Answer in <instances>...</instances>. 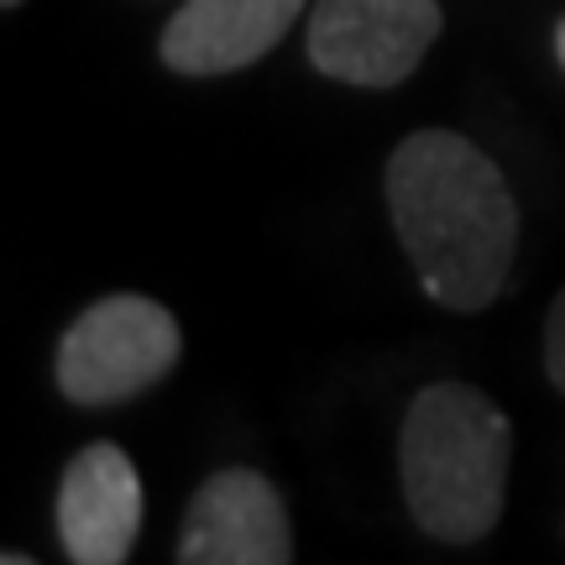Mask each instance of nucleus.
Here are the masks:
<instances>
[{
	"instance_id": "obj_1",
	"label": "nucleus",
	"mask_w": 565,
	"mask_h": 565,
	"mask_svg": "<svg viewBox=\"0 0 565 565\" xmlns=\"http://www.w3.org/2000/svg\"><path fill=\"white\" fill-rule=\"evenodd\" d=\"M387 215L440 309H487L519 252V200L503 168L456 131H414L387 158Z\"/></svg>"
},
{
	"instance_id": "obj_2",
	"label": "nucleus",
	"mask_w": 565,
	"mask_h": 565,
	"mask_svg": "<svg viewBox=\"0 0 565 565\" xmlns=\"http://www.w3.org/2000/svg\"><path fill=\"white\" fill-rule=\"evenodd\" d=\"M513 424L482 387L429 383L398 435V477L414 524L440 545H477L508 498Z\"/></svg>"
},
{
	"instance_id": "obj_3",
	"label": "nucleus",
	"mask_w": 565,
	"mask_h": 565,
	"mask_svg": "<svg viewBox=\"0 0 565 565\" xmlns=\"http://www.w3.org/2000/svg\"><path fill=\"white\" fill-rule=\"evenodd\" d=\"M179 320L147 294L89 303L58 341V393L79 408H110L179 366Z\"/></svg>"
},
{
	"instance_id": "obj_4",
	"label": "nucleus",
	"mask_w": 565,
	"mask_h": 565,
	"mask_svg": "<svg viewBox=\"0 0 565 565\" xmlns=\"http://www.w3.org/2000/svg\"><path fill=\"white\" fill-rule=\"evenodd\" d=\"M440 0H315L309 63L324 79L387 89L404 84L429 42H440Z\"/></svg>"
},
{
	"instance_id": "obj_5",
	"label": "nucleus",
	"mask_w": 565,
	"mask_h": 565,
	"mask_svg": "<svg viewBox=\"0 0 565 565\" xmlns=\"http://www.w3.org/2000/svg\"><path fill=\"white\" fill-rule=\"evenodd\" d=\"M183 565H288L294 529L278 487L252 466H225L204 477L183 513Z\"/></svg>"
},
{
	"instance_id": "obj_6",
	"label": "nucleus",
	"mask_w": 565,
	"mask_h": 565,
	"mask_svg": "<svg viewBox=\"0 0 565 565\" xmlns=\"http://www.w3.org/2000/svg\"><path fill=\"white\" fill-rule=\"evenodd\" d=\"M141 477L121 445H84L58 482L63 555L79 565H121L141 534Z\"/></svg>"
},
{
	"instance_id": "obj_7",
	"label": "nucleus",
	"mask_w": 565,
	"mask_h": 565,
	"mask_svg": "<svg viewBox=\"0 0 565 565\" xmlns=\"http://www.w3.org/2000/svg\"><path fill=\"white\" fill-rule=\"evenodd\" d=\"M299 11L303 0H183L179 17L162 26L158 53L189 79L231 74L273 53Z\"/></svg>"
},
{
	"instance_id": "obj_8",
	"label": "nucleus",
	"mask_w": 565,
	"mask_h": 565,
	"mask_svg": "<svg viewBox=\"0 0 565 565\" xmlns=\"http://www.w3.org/2000/svg\"><path fill=\"white\" fill-rule=\"evenodd\" d=\"M545 372H550V383L565 393V288L555 294L550 320H545Z\"/></svg>"
},
{
	"instance_id": "obj_9",
	"label": "nucleus",
	"mask_w": 565,
	"mask_h": 565,
	"mask_svg": "<svg viewBox=\"0 0 565 565\" xmlns=\"http://www.w3.org/2000/svg\"><path fill=\"white\" fill-rule=\"evenodd\" d=\"M555 58H561V68H565V21L555 26Z\"/></svg>"
},
{
	"instance_id": "obj_10",
	"label": "nucleus",
	"mask_w": 565,
	"mask_h": 565,
	"mask_svg": "<svg viewBox=\"0 0 565 565\" xmlns=\"http://www.w3.org/2000/svg\"><path fill=\"white\" fill-rule=\"evenodd\" d=\"M0 6H21V0H0Z\"/></svg>"
}]
</instances>
